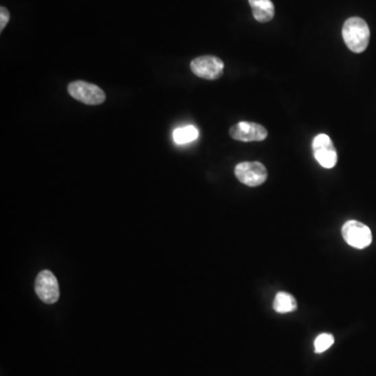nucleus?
<instances>
[{
  "label": "nucleus",
  "mask_w": 376,
  "mask_h": 376,
  "mask_svg": "<svg viewBox=\"0 0 376 376\" xmlns=\"http://www.w3.org/2000/svg\"><path fill=\"white\" fill-rule=\"evenodd\" d=\"M253 16L261 23H267L274 18L275 8L271 0H249Z\"/></svg>",
  "instance_id": "1a4fd4ad"
},
{
  "label": "nucleus",
  "mask_w": 376,
  "mask_h": 376,
  "mask_svg": "<svg viewBox=\"0 0 376 376\" xmlns=\"http://www.w3.org/2000/svg\"><path fill=\"white\" fill-rule=\"evenodd\" d=\"M10 20V12L7 8H0V31L3 32Z\"/></svg>",
  "instance_id": "ddd939ff"
},
{
  "label": "nucleus",
  "mask_w": 376,
  "mask_h": 376,
  "mask_svg": "<svg viewBox=\"0 0 376 376\" xmlns=\"http://www.w3.org/2000/svg\"><path fill=\"white\" fill-rule=\"evenodd\" d=\"M36 293L38 297L47 305L56 303L59 299L60 289L59 283L55 275L52 274L50 271H42L35 283Z\"/></svg>",
  "instance_id": "0eeeda50"
},
{
  "label": "nucleus",
  "mask_w": 376,
  "mask_h": 376,
  "mask_svg": "<svg viewBox=\"0 0 376 376\" xmlns=\"http://www.w3.org/2000/svg\"><path fill=\"white\" fill-rule=\"evenodd\" d=\"M68 93L74 100L92 106L102 104L106 100V94L98 86L84 80H76L70 83L68 85Z\"/></svg>",
  "instance_id": "f03ea898"
},
{
  "label": "nucleus",
  "mask_w": 376,
  "mask_h": 376,
  "mask_svg": "<svg viewBox=\"0 0 376 376\" xmlns=\"http://www.w3.org/2000/svg\"><path fill=\"white\" fill-rule=\"evenodd\" d=\"M333 342H335V339L331 333H321V335H318L317 339L315 340V343H313L316 353H324L333 345Z\"/></svg>",
  "instance_id": "f8f14e48"
},
{
  "label": "nucleus",
  "mask_w": 376,
  "mask_h": 376,
  "mask_svg": "<svg viewBox=\"0 0 376 376\" xmlns=\"http://www.w3.org/2000/svg\"><path fill=\"white\" fill-rule=\"evenodd\" d=\"M235 176L243 184L259 186L267 178V168L261 162H241L235 166Z\"/></svg>",
  "instance_id": "423d86ee"
},
{
  "label": "nucleus",
  "mask_w": 376,
  "mask_h": 376,
  "mask_svg": "<svg viewBox=\"0 0 376 376\" xmlns=\"http://www.w3.org/2000/svg\"><path fill=\"white\" fill-rule=\"evenodd\" d=\"M342 35L346 46L355 54L365 52L369 44V26L365 20L360 17H351L346 20Z\"/></svg>",
  "instance_id": "f257e3e1"
},
{
  "label": "nucleus",
  "mask_w": 376,
  "mask_h": 376,
  "mask_svg": "<svg viewBox=\"0 0 376 376\" xmlns=\"http://www.w3.org/2000/svg\"><path fill=\"white\" fill-rule=\"evenodd\" d=\"M190 69L199 78L217 80L222 76L224 71V62L214 56H203L192 60Z\"/></svg>",
  "instance_id": "39448f33"
},
{
  "label": "nucleus",
  "mask_w": 376,
  "mask_h": 376,
  "mask_svg": "<svg viewBox=\"0 0 376 376\" xmlns=\"http://www.w3.org/2000/svg\"><path fill=\"white\" fill-rule=\"evenodd\" d=\"M313 156L320 166L325 168H335L338 162V153L335 144L327 134H319L313 142Z\"/></svg>",
  "instance_id": "20e7f679"
},
{
  "label": "nucleus",
  "mask_w": 376,
  "mask_h": 376,
  "mask_svg": "<svg viewBox=\"0 0 376 376\" xmlns=\"http://www.w3.org/2000/svg\"><path fill=\"white\" fill-rule=\"evenodd\" d=\"M199 130L195 126L178 128L173 133V138L177 144H186L198 140Z\"/></svg>",
  "instance_id": "9b49d317"
},
{
  "label": "nucleus",
  "mask_w": 376,
  "mask_h": 376,
  "mask_svg": "<svg viewBox=\"0 0 376 376\" xmlns=\"http://www.w3.org/2000/svg\"><path fill=\"white\" fill-rule=\"evenodd\" d=\"M342 234L349 246L365 249L372 243V233L369 227L357 221H348L342 228Z\"/></svg>",
  "instance_id": "7ed1b4c3"
},
{
  "label": "nucleus",
  "mask_w": 376,
  "mask_h": 376,
  "mask_svg": "<svg viewBox=\"0 0 376 376\" xmlns=\"http://www.w3.org/2000/svg\"><path fill=\"white\" fill-rule=\"evenodd\" d=\"M273 307L279 313H291L297 309V301L291 294L280 291L275 297Z\"/></svg>",
  "instance_id": "9d476101"
},
{
  "label": "nucleus",
  "mask_w": 376,
  "mask_h": 376,
  "mask_svg": "<svg viewBox=\"0 0 376 376\" xmlns=\"http://www.w3.org/2000/svg\"><path fill=\"white\" fill-rule=\"evenodd\" d=\"M233 140L243 142H263L267 137L265 126L256 122H241L234 124L229 131Z\"/></svg>",
  "instance_id": "6e6552de"
}]
</instances>
